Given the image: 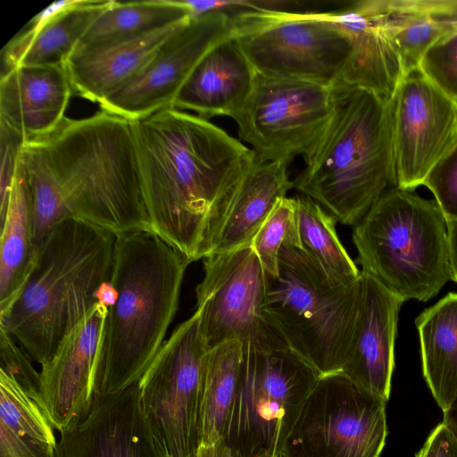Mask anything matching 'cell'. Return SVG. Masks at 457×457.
Wrapping results in <instances>:
<instances>
[{"label":"cell","mask_w":457,"mask_h":457,"mask_svg":"<svg viewBox=\"0 0 457 457\" xmlns=\"http://www.w3.org/2000/svg\"><path fill=\"white\" fill-rule=\"evenodd\" d=\"M131 122L151 231L190 263L204 259L254 152L208 120L173 107Z\"/></svg>","instance_id":"cell-1"},{"label":"cell","mask_w":457,"mask_h":457,"mask_svg":"<svg viewBox=\"0 0 457 457\" xmlns=\"http://www.w3.org/2000/svg\"><path fill=\"white\" fill-rule=\"evenodd\" d=\"M20 158L38 248L74 217L115 236L151 231L132 122L101 110L25 141Z\"/></svg>","instance_id":"cell-2"},{"label":"cell","mask_w":457,"mask_h":457,"mask_svg":"<svg viewBox=\"0 0 457 457\" xmlns=\"http://www.w3.org/2000/svg\"><path fill=\"white\" fill-rule=\"evenodd\" d=\"M190 262L150 231L116 236L111 284L93 375V402L137 383L162 346ZM94 404V403H93Z\"/></svg>","instance_id":"cell-3"},{"label":"cell","mask_w":457,"mask_h":457,"mask_svg":"<svg viewBox=\"0 0 457 457\" xmlns=\"http://www.w3.org/2000/svg\"><path fill=\"white\" fill-rule=\"evenodd\" d=\"M115 242L113 233L71 217L39 245L18 297L0 313V328L41 367L98 303L111 280Z\"/></svg>","instance_id":"cell-4"},{"label":"cell","mask_w":457,"mask_h":457,"mask_svg":"<svg viewBox=\"0 0 457 457\" xmlns=\"http://www.w3.org/2000/svg\"><path fill=\"white\" fill-rule=\"evenodd\" d=\"M294 188L337 221L356 226L395 186L391 100L364 88H348L307 154Z\"/></svg>","instance_id":"cell-5"},{"label":"cell","mask_w":457,"mask_h":457,"mask_svg":"<svg viewBox=\"0 0 457 457\" xmlns=\"http://www.w3.org/2000/svg\"><path fill=\"white\" fill-rule=\"evenodd\" d=\"M278 261V275H268V322L320 377L342 372L359 314L361 275L352 283L337 280L286 241Z\"/></svg>","instance_id":"cell-6"},{"label":"cell","mask_w":457,"mask_h":457,"mask_svg":"<svg viewBox=\"0 0 457 457\" xmlns=\"http://www.w3.org/2000/svg\"><path fill=\"white\" fill-rule=\"evenodd\" d=\"M357 262L404 302H426L451 279L447 221L436 200L389 187L353 228Z\"/></svg>","instance_id":"cell-7"},{"label":"cell","mask_w":457,"mask_h":457,"mask_svg":"<svg viewBox=\"0 0 457 457\" xmlns=\"http://www.w3.org/2000/svg\"><path fill=\"white\" fill-rule=\"evenodd\" d=\"M320 376L286 346L243 343L222 439L244 457H278Z\"/></svg>","instance_id":"cell-8"},{"label":"cell","mask_w":457,"mask_h":457,"mask_svg":"<svg viewBox=\"0 0 457 457\" xmlns=\"http://www.w3.org/2000/svg\"><path fill=\"white\" fill-rule=\"evenodd\" d=\"M234 38L256 73L349 87L354 46L323 12L234 11Z\"/></svg>","instance_id":"cell-9"},{"label":"cell","mask_w":457,"mask_h":457,"mask_svg":"<svg viewBox=\"0 0 457 457\" xmlns=\"http://www.w3.org/2000/svg\"><path fill=\"white\" fill-rule=\"evenodd\" d=\"M208 350L196 309L165 340L138 380L141 408L162 457H188L201 445Z\"/></svg>","instance_id":"cell-10"},{"label":"cell","mask_w":457,"mask_h":457,"mask_svg":"<svg viewBox=\"0 0 457 457\" xmlns=\"http://www.w3.org/2000/svg\"><path fill=\"white\" fill-rule=\"evenodd\" d=\"M349 87L256 73L252 92L234 120L256 161H288L309 153Z\"/></svg>","instance_id":"cell-11"},{"label":"cell","mask_w":457,"mask_h":457,"mask_svg":"<svg viewBox=\"0 0 457 457\" xmlns=\"http://www.w3.org/2000/svg\"><path fill=\"white\" fill-rule=\"evenodd\" d=\"M386 402L342 372L320 377L281 455L379 457L387 435Z\"/></svg>","instance_id":"cell-12"},{"label":"cell","mask_w":457,"mask_h":457,"mask_svg":"<svg viewBox=\"0 0 457 457\" xmlns=\"http://www.w3.org/2000/svg\"><path fill=\"white\" fill-rule=\"evenodd\" d=\"M195 296L208 349L230 340L286 346L267 320L268 274L252 244L205 257Z\"/></svg>","instance_id":"cell-13"},{"label":"cell","mask_w":457,"mask_h":457,"mask_svg":"<svg viewBox=\"0 0 457 457\" xmlns=\"http://www.w3.org/2000/svg\"><path fill=\"white\" fill-rule=\"evenodd\" d=\"M391 115L395 186L414 190L457 140V102L416 69L398 84Z\"/></svg>","instance_id":"cell-14"},{"label":"cell","mask_w":457,"mask_h":457,"mask_svg":"<svg viewBox=\"0 0 457 457\" xmlns=\"http://www.w3.org/2000/svg\"><path fill=\"white\" fill-rule=\"evenodd\" d=\"M235 32L234 10L191 17L134 77L99 104L101 110L135 120L172 107L200 60Z\"/></svg>","instance_id":"cell-15"},{"label":"cell","mask_w":457,"mask_h":457,"mask_svg":"<svg viewBox=\"0 0 457 457\" xmlns=\"http://www.w3.org/2000/svg\"><path fill=\"white\" fill-rule=\"evenodd\" d=\"M107 311L108 303L99 298L66 336L51 361L41 367L42 403L60 433L80 423L93 407L94 369Z\"/></svg>","instance_id":"cell-16"},{"label":"cell","mask_w":457,"mask_h":457,"mask_svg":"<svg viewBox=\"0 0 457 457\" xmlns=\"http://www.w3.org/2000/svg\"><path fill=\"white\" fill-rule=\"evenodd\" d=\"M60 435L57 457H162L141 408L138 381L96 399L87 417Z\"/></svg>","instance_id":"cell-17"},{"label":"cell","mask_w":457,"mask_h":457,"mask_svg":"<svg viewBox=\"0 0 457 457\" xmlns=\"http://www.w3.org/2000/svg\"><path fill=\"white\" fill-rule=\"evenodd\" d=\"M403 303L361 270L359 314L342 373L385 401L391 391L398 314Z\"/></svg>","instance_id":"cell-18"},{"label":"cell","mask_w":457,"mask_h":457,"mask_svg":"<svg viewBox=\"0 0 457 457\" xmlns=\"http://www.w3.org/2000/svg\"><path fill=\"white\" fill-rule=\"evenodd\" d=\"M73 88L64 65H21L0 77V123L25 141L45 137L64 120Z\"/></svg>","instance_id":"cell-19"},{"label":"cell","mask_w":457,"mask_h":457,"mask_svg":"<svg viewBox=\"0 0 457 457\" xmlns=\"http://www.w3.org/2000/svg\"><path fill=\"white\" fill-rule=\"evenodd\" d=\"M187 21L145 34L77 46L64 63L73 90L100 104L134 77Z\"/></svg>","instance_id":"cell-20"},{"label":"cell","mask_w":457,"mask_h":457,"mask_svg":"<svg viewBox=\"0 0 457 457\" xmlns=\"http://www.w3.org/2000/svg\"><path fill=\"white\" fill-rule=\"evenodd\" d=\"M256 72L234 37L217 45L196 64L178 94L173 108L208 120L236 119L253 87Z\"/></svg>","instance_id":"cell-21"},{"label":"cell","mask_w":457,"mask_h":457,"mask_svg":"<svg viewBox=\"0 0 457 457\" xmlns=\"http://www.w3.org/2000/svg\"><path fill=\"white\" fill-rule=\"evenodd\" d=\"M323 13L353 42L349 87L391 100L404 71L386 25L382 0L356 1Z\"/></svg>","instance_id":"cell-22"},{"label":"cell","mask_w":457,"mask_h":457,"mask_svg":"<svg viewBox=\"0 0 457 457\" xmlns=\"http://www.w3.org/2000/svg\"><path fill=\"white\" fill-rule=\"evenodd\" d=\"M112 1L71 0L43 21L28 25L1 53V75L21 65H64L96 19Z\"/></svg>","instance_id":"cell-23"},{"label":"cell","mask_w":457,"mask_h":457,"mask_svg":"<svg viewBox=\"0 0 457 457\" xmlns=\"http://www.w3.org/2000/svg\"><path fill=\"white\" fill-rule=\"evenodd\" d=\"M289 164L255 161L214 232L208 256L252 244L277 203L294 187Z\"/></svg>","instance_id":"cell-24"},{"label":"cell","mask_w":457,"mask_h":457,"mask_svg":"<svg viewBox=\"0 0 457 457\" xmlns=\"http://www.w3.org/2000/svg\"><path fill=\"white\" fill-rule=\"evenodd\" d=\"M422 370L443 412L457 397V293H448L415 320Z\"/></svg>","instance_id":"cell-25"},{"label":"cell","mask_w":457,"mask_h":457,"mask_svg":"<svg viewBox=\"0 0 457 457\" xmlns=\"http://www.w3.org/2000/svg\"><path fill=\"white\" fill-rule=\"evenodd\" d=\"M1 220L0 313L18 297L37 254L24 169L19 162Z\"/></svg>","instance_id":"cell-26"},{"label":"cell","mask_w":457,"mask_h":457,"mask_svg":"<svg viewBox=\"0 0 457 457\" xmlns=\"http://www.w3.org/2000/svg\"><path fill=\"white\" fill-rule=\"evenodd\" d=\"M54 429L43 404L0 371V457H57Z\"/></svg>","instance_id":"cell-27"},{"label":"cell","mask_w":457,"mask_h":457,"mask_svg":"<svg viewBox=\"0 0 457 457\" xmlns=\"http://www.w3.org/2000/svg\"><path fill=\"white\" fill-rule=\"evenodd\" d=\"M243 357V343L230 340L209 349L205 355L201 445H211L223 437L236 395Z\"/></svg>","instance_id":"cell-28"},{"label":"cell","mask_w":457,"mask_h":457,"mask_svg":"<svg viewBox=\"0 0 457 457\" xmlns=\"http://www.w3.org/2000/svg\"><path fill=\"white\" fill-rule=\"evenodd\" d=\"M294 200L300 247L331 278L343 283L358 280L361 270L338 238L337 220L310 197L296 195Z\"/></svg>","instance_id":"cell-29"},{"label":"cell","mask_w":457,"mask_h":457,"mask_svg":"<svg viewBox=\"0 0 457 457\" xmlns=\"http://www.w3.org/2000/svg\"><path fill=\"white\" fill-rule=\"evenodd\" d=\"M189 18L190 13L179 0L112 1L78 46L152 32Z\"/></svg>","instance_id":"cell-30"},{"label":"cell","mask_w":457,"mask_h":457,"mask_svg":"<svg viewBox=\"0 0 457 457\" xmlns=\"http://www.w3.org/2000/svg\"><path fill=\"white\" fill-rule=\"evenodd\" d=\"M386 25L404 75L420 69L427 52L447 37L429 0H382Z\"/></svg>","instance_id":"cell-31"},{"label":"cell","mask_w":457,"mask_h":457,"mask_svg":"<svg viewBox=\"0 0 457 457\" xmlns=\"http://www.w3.org/2000/svg\"><path fill=\"white\" fill-rule=\"evenodd\" d=\"M300 247L296 232L295 200L281 198L252 241L263 269L275 277L278 271V253L284 242Z\"/></svg>","instance_id":"cell-32"},{"label":"cell","mask_w":457,"mask_h":457,"mask_svg":"<svg viewBox=\"0 0 457 457\" xmlns=\"http://www.w3.org/2000/svg\"><path fill=\"white\" fill-rule=\"evenodd\" d=\"M31 360L28 353L0 328V371L13 379L31 398L43 404L40 372L35 370Z\"/></svg>","instance_id":"cell-33"},{"label":"cell","mask_w":457,"mask_h":457,"mask_svg":"<svg viewBox=\"0 0 457 457\" xmlns=\"http://www.w3.org/2000/svg\"><path fill=\"white\" fill-rule=\"evenodd\" d=\"M420 69L457 102V32L436 43L425 54Z\"/></svg>","instance_id":"cell-34"},{"label":"cell","mask_w":457,"mask_h":457,"mask_svg":"<svg viewBox=\"0 0 457 457\" xmlns=\"http://www.w3.org/2000/svg\"><path fill=\"white\" fill-rule=\"evenodd\" d=\"M423 186L433 194L446 221L457 220V140L431 170Z\"/></svg>","instance_id":"cell-35"},{"label":"cell","mask_w":457,"mask_h":457,"mask_svg":"<svg viewBox=\"0 0 457 457\" xmlns=\"http://www.w3.org/2000/svg\"><path fill=\"white\" fill-rule=\"evenodd\" d=\"M24 138L0 123L1 170H0V218L4 216L16 173Z\"/></svg>","instance_id":"cell-36"},{"label":"cell","mask_w":457,"mask_h":457,"mask_svg":"<svg viewBox=\"0 0 457 457\" xmlns=\"http://www.w3.org/2000/svg\"><path fill=\"white\" fill-rule=\"evenodd\" d=\"M416 457H457V438L442 422L430 433Z\"/></svg>","instance_id":"cell-37"},{"label":"cell","mask_w":457,"mask_h":457,"mask_svg":"<svg viewBox=\"0 0 457 457\" xmlns=\"http://www.w3.org/2000/svg\"><path fill=\"white\" fill-rule=\"evenodd\" d=\"M447 235L450 276L457 283V220H447Z\"/></svg>","instance_id":"cell-38"},{"label":"cell","mask_w":457,"mask_h":457,"mask_svg":"<svg viewBox=\"0 0 457 457\" xmlns=\"http://www.w3.org/2000/svg\"><path fill=\"white\" fill-rule=\"evenodd\" d=\"M196 457H244L221 438L211 445H200Z\"/></svg>","instance_id":"cell-39"},{"label":"cell","mask_w":457,"mask_h":457,"mask_svg":"<svg viewBox=\"0 0 457 457\" xmlns=\"http://www.w3.org/2000/svg\"><path fill=\"white\" fill-rule=\"evenodd\" d=\"M444 413L443 423L453 432L457 438V397L452 405Z\"/></svg>","instance_id":"cell-40"},{"label":"cell","mask_w":457,"mask_h":457,"mask_svg":"<svg viewBox=\"0 0 457 457\" xmlns=\"http://www.w3.org/2000/svg\"><path fill=\"white\" fill-rule=\"evenodd\" d=\"M188 457H196V453L195 454H193L191 456H188Z\"/></svg>","instance_id":"cell-41"},{"label":"cell","mask_w":457,"mask_h":457,"mask_svg":"<svg viewBox=\"0 0 457 457\" xmlns=\"http://www.w3.org/2000/svg\"><path fill=\"white\" fill-rule=\"evenodd\" d=\"M278 457H286V456H282V455H280V456H278Z\"/></svg>","instance_id":"cell-42"}]
</instances>
